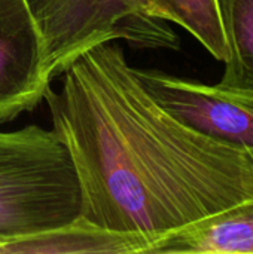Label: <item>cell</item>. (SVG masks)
I'll list each match as a JSON object with an SVG mask.
<instances>
[{
    "instance_id": "6da1fadb",
    "label": "cell",
    "mask_w": 253,
    "mask_h": 254,
    "mask_svg": "<svg viewBox=\"0 0 253 254\" xmlns=\"http://www.w3.org/2000/svg\"><path fill=\"white\" fill-rule=\"evenodd\" d=\"M61 76V91L48 88L43 101L88 222L143 238L148 253L169 234L253 198L251 152L167 112L118 42L89 49Z\"/></svg>"
},
{
    "instance_id": "277c9868",
    "label": "cell",
    "mask_w": 253,
    "mask_h": 254,
    "mask_svg": "<svg viewBox=\"0 0 253 254\" xmlns=\"http://www.w3.org/2000/svg\"><path fill=\"white\" fill-rule=\"evenodd\" d=\"M134 71L148 92L192 129L231 147L253 152V91L207 85L157 68Z\"/></svg>"
},
{
    "instance_id": "9c48e42d",
    "label": "cell",
    "mask_w": 253,
    "mask_h": 254,
    "mask_svg": "<svg viewBox=\"0 0 253 254\" xmlns=\"http://www.w3.org/2000/svg\"><path fill=\"white\" fill-rule=\"evenodd\" d=\"M167 22L194 36L219 61L228 58V45L219 15L218 0H151Z\"/></svg>"
},
{
    "instance_id": "ba28073f",
    "label": "cell",
    "mask_w": 253,
    "mask_h": 254,
    "mask_svg": "<svg viewBox=\"0 0 253 254\" xmlns=\"http://www.w3.org/2000/svg\"><path fill=\"white\" fill-rule=\"evenodd\" d=\"M228 45L219 85L253 91V0H218Z\"/></svg>"
},
{
    "instance_id": "3957f363",
    "label": "cell",
    "mask_w": 253,
    "mask_h": 254,
    "mask_svg": "<svg viewBox=\"0 0 253 254\" xmlns=\"http://www.w3.org/2000/svg\"><path fill=\"white\" fill-rule=\"evenodd\" d=\"M33 28L52 80L89 49L122 40L179 51L180 39L151 0H15Z\"/></svg>"
},
{
    "instance_id": "8992f818",
    "label": "cell",
    "mask_w": 253,
    "mask_h": 254,
    "mask_svg": "<svg viewBox=\"0 0 253 254\" xmlns=\"http://www.w3.org/2000/svg\"><path fill=\"white\" fill-rule=\"evenodd\" d=\"M148 253L253 254V198L169 234Z\"/></svg>"
},
{
    "instance_id": "52a82bcc",
    "label": "cell",
    "mask_w": 253,
    "mask_h": 254,
    "mask_svg": "<svg viewBox=\"0 0 253 254\" xmlns=\"http://www.w3.org/2000/svg\"><path fill=\"white\" fill-rule=\"evenodd\" d=\"M146 247V241L137 235L112 232L78 216L43 232L3 240L0 254H136L145 253Z\"/></svg>"
},
{
    "instance_id": "30bf717a",
    "label": "cell",
    "mask_w": 253,
    "mask_h": 254,
    "mask_svg": "<svg viewBox=\"0 0 253 254\" xmlns=\"http://www.w3.org/2000/svg\"><path fill=\"white\" fill-rule=\"evenodd\" d=\"M251 155H252V159H253V152H251Z\"/></svg>"
},
{
    "instance_id": "7a4b0ae2",
    "label": "cell",
    "mask_w": 253,
    "mask_h": 254,
    "mask_svg": "<svg viewBox=\"0 0 253 254\" xmlns=\"http://www.w3.org/2000/svg\"><path fill=\"white\" fill-rule=\"evenodd\" d=\"M79 211L75 168L52 128L0 129V241L70 223Z\"/></svg>"
},
{
    "instance_id": "5b68a950",
    "label": "cell",
    "mask_w": 253,
    "mask_h": 254,
    "mask_svg": "<svg viewBox=\"0 0 253 254\" xmlns=\"http://www.w3.org/2000/svg\"><path fill=\"white\" fill-rule=\"evenodd\" d=\"M40 43L15 0H0V125L43 103L52 86Z\"/></svg>"
}]
</instances>
